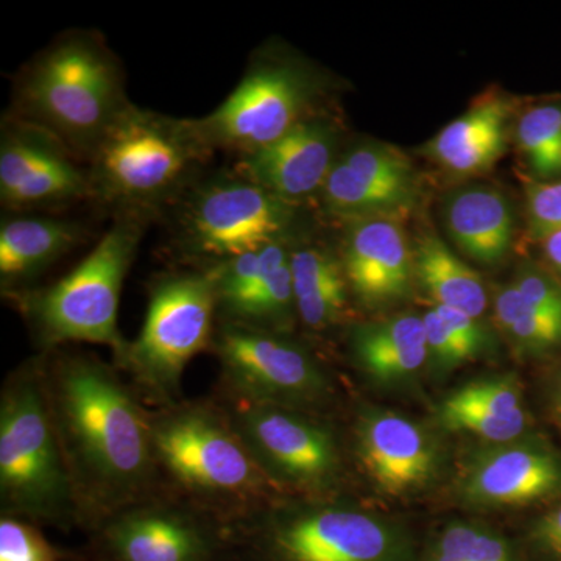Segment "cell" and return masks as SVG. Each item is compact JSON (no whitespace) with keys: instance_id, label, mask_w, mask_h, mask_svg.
Instances as JSON below:
<instances>
[{"instance_id":"10","label":"cell","mask_w":561,"mask_h":561,"mask_svg":"<svg viewBox=\"0 0 561 561\" xmlns=\"http://www.w3.org/2000/svg\"><path fill=\"white\" fill-rule=\"evenodd\" d=\"M209 353L224 400L323 413L335 386L323 362L290 334L217 321Z\"/></svg>"},{"instance_id":"14","label":"cell","mask_w":561,"mask_h":561,"mask_svg":"<svg viewBox=\"0 0 561 561\" xmlns=\"http://www.w3.org/2000/svg\"><path fill=\"white\" fill-rule=\"evenodd\" d=\"M92 201L88 165L50 133L7 114L0 128V202L9 213Z\"/></svg>"},{"instance_id":"15","label":"cell","mask_w":561,"mask_h":561,"mask_svg":"<svg viewBox=\"0 0 561 561\" xmlns=\"http://www.w3.org/2000/svg\"><path fill=\"white\" fill-rule=\"evenodd\" d=\"M351 456L373 489L390 497L426 489L440 470L442 454L430 432L397 412L364 408L351 426Z\"/></svg>"},{"instance_id":"37","label":"cell","mask_w":561,"mask_h":561,"mask_svg":"<svg viewBox=\"0 0 561 561\" xmlns=\"http://www.w3.org/2000/svg\"><path fill=\"white\" fill-rule=\"evenodd\" d=\"M65 561H92L83 551H69Z\"/></svg>"},{"instance_id":"16","label":"cell","mask_w":561,"mask_h":561,"mask_svg":"<svg viewBox=\"0 0 561 561\" xmlns=\"http://www.w3.org/2000/svg\"><path fill=\"white\" fill-rule=\"evenodd\" d=\"M459 494L478 507H523L561 496V454L541 438L497 443L471 457Z\"/></svg>"},{"instance_id":"30","label":"cell","mask_w":561,"mask_h":561,"mask_svg":"<svg viewBox=\"0 0 561 561\" xmlns=\"http://www.w3.org/2000/svg\"><path fill=\"white\" fill-rule=\"evenodd\" d=\"M526 209L531 238L561 231V180L527 184Z\"/></svg>"},{"instance_id":"33","label":"cell","mask_w":561,"mask_h":561,"mask_svg":"<svg viewBox=\"0 0 561 561\" xmlns=\"http://www.w3.org/2000/svg\"><path fill=\"white\" fill-rule=\"evenodd\" d=\"M524 556L530 561H561V504L531 524Z\"/></svg>"},{"instance_id":"4","label":"cell","mask_w":561,"mask_h":561,"mask_svg":"<svg viewBox=\"0 0 561 561\" xmlns=\"http://www.w3.org/2000/svg\"><path fill=\"white\" fill-rule=\"evenodd\" d=\"M130 103L116 55L98 33L77 31L55 39L21 70L7 114L50 133L88 162Z\"/></svg>"},{"instance_id":"24","label":"cell","mask_w":561,"mask_h":561,"mask_svg":"<svg viewBox=\"0 0 561 561\" xmlns=\"http://www.w3.org/2000/svg\"><path fill=\"white\" fill-rule=\"evenodd\" d=\"M419 195L416 181L390 179L337 157L320 201L328 216L348 224L371 217L400 219L415 208Z\"/></svg>"},{"instance_id":"8","label":"cell","mask_w":561,"mask_h":561,"mask_svg":"<svg viewBox=\"0 0 561 561\" xmlns=\"http://www.w3.org/2000/svg\"><path fill=\"white\" fill-rule=\"evenodd\" d=\"M217 327L214 268H186L151 280L138 337L113 360L151 409L183 400V375L210 348Z\"/></svg>"},{"instance_id":"25","label":"cell","mask_w":561,"mask_h":561,"mask_svg":"<svg viewBox=\"0 0 561 561\" xmlns=\"http://www.w3.org/2000/svg\"><path fill=\"white\" fill-rule=\"evenodd\" d=\"M291 286L297 320L306 330L323 332L343 319L350 287L341 256L323 247L290 249Z\"/></svg>"},{"instance_id":"1","label":"cell","mask_w":561,"mask_h":561,"mask_svg":"<svg viewBox=\"0 0 561 561\" xmlns=\"http://www.w3.org/2000/svg\"><path fill=\"white\" fill-rule=\"evenodd\" d=\"M39 354L80 530L87 534L105 516L160 489L150 408L113 362L68 346Z\"/></svg>"},{"instance_id":"9","label":"cell","mask_w":561,"mask_h":561,"mask_svg":"<svg viewBox=\"0 0 561 561\" xmlns=\"http://www.w3.org/2000/svg\"><path fill=\"white\" fill-rule=\"evenodd\" d=\"M297 206L234 171L202 176L173 206V242L190 268L289 243Z\"/></svg>"},{"instance_id":"3","label":"cell","mask_w":561,"mask_h":561,"mask_svg":"<svg viewBox=\"0 0 561 561\" xmlns=\"http://www.w3.org/2000/svg\"><path fill=\"white\" fill-rule=\"evenodd\" d=\"M213 154L194 119L130 103L88 160L92 201L114 216L157 219L205 176Z\"/></svg>"},{"instance_id":"6","label":"cell","mask_w":561,"mask_h":561,"mask_svg":"<svg viewBox=\"0 0 561 561\" xmlns=\"http://www.w3.org/2000/svg\"><path fill=\"white\" fill-rule=\"evenodd\" d=\"M231 561H415L408 530L343 497H280L232 524Z\"/></svg>"},{"instance_id":"36","label":"cell","mask_w":561,"mask_h":561,"mask_svg":"<svg viewBox=\"0 0 561 561\" xmlns=\"http://www.w3.org/2000/svg\"><path fill=\"white\" fill-rule=\"evenodd\" d=\"M549 412H551L553 424L561 432V367L553 375L549 386Z\"/></svg>"},{"instance_id":"2","label":"cell","mask_w":561,"mask_h":561,"mask_svg":"<svg viewBox=\"0 0 561 561\" xmlns=\"http://www.w3.org/2000/svg\"><path fill=\"white\" fill-rule=\"evenodd\" d=\"M150 431L161 489L228 526L286 497L261 470L213 394L150 408Z\"/></svg>"},{"instance_id":"11","label":"cell","mask_w":561,"mask_h":561,"mask_svg":"<svg viewBox=\"0 0 561 561\" xmlns=\"http://www.w3.org/2000/svg\"><path fill=\"white\" fill-rule=\"evenodd\" d=\"M216 398L261 470L284 496H339L345 482V448L323 413Z\"/></svg>"},{"instance_id":"22","label":"cell","mask_w":561,"mask_h":561,"mask_svg":"<svg viewBox=\"0 0 561 561\" xmlns=\"http://www.w3.org/2000/svg\"><path fill=\"white\" fill-rule=\"evenodd\" d=\"M443 221L454 243L479 264H500L513 245L515 213L501 191L465 186L443 201Z\"/></svg>"},{"instance_id":"26","label":"cell","mask_w":561,"mask_h":561,"mask_svg":"<svg viewBox=\"0 0 561 561\" xmlns=\"http://www.w3.org/2000/svg\"><path fill=\"white\" fill-rule=\"evenodd\" d=\"M415 278L435 300V306L457 309L479 319L489 306L485 284L470 265L438 236L426 234L413 249Z\"/></svg>"},{"instance_id":"23","label":"cell","mask_w":561,"mask_h":561,"mask_svg":"<svg viewBox=\"0 0 561 561\" xmlns=\"http://www.w3.org/2000/svg\"><path fill=\"white\" fill-rule=\"evenodd\" d=\"M348 345L356 367L376 382L404 381L430 357L423 317L413 313L356 324Z\"/></svg>"},{"instance_id":"28","label":"cell","mask_w":561,"mask_h":561,"mask_svg":"<svg viewBox=\"0 0 561 561\" xmlns=\"http://www.w3.org/2000/svg\"><path fill=\"white\" fill-rule=\"evenodd\" d=\"M516 142L535 175L542 180L561 175V105L534 106L519 117Z\"/></svg>"},{"instance_id":"18","label":"cell","mask_w":561,"mask_h":561,"mask_svg":"<svg viewBox=\"0 0 561 561\" xmlns=\"http://www.w3.org/2000/svg\"><path fill=\"white\" fill-rule=\"evenodd\" d=\"M339 256L351 295L365 308H382L411 295L413 250L400 220L371 217L348 221Z\"/></svg>"},{"instance_id":"20","label":"cell","mask_w":561,"mask_h":561,"mask_svg":"<svg viewBox=\"0 0 561 561\" xmlns=\"http://www.w3.org/2000/svg\"><path fill=\"white\" fill-rule=\"evenodd\" d=\"M443 426L478 435L485 442L507 443L526 437L529 413L519 382L493 376L459 387L437 409Z\"/></svg>"},{"instance_id":"35","label":"cell","mask_w":561,"mask_h":561,"mask_svg":"<svg viewBox=\"0 0 561 561\" xmlns=\"http://www.w3.org/2000/svg\"><path fill=\"white\" fill-rule=\"evenodd\" d=\"M542 253L552 265L553 271L561 276V231L551 232L540 239Z\"/></svg>"},{"instance_id":"7","label":"cell","mask_w":561,"mask_h":561,"mask_svg":"<svg viewBox=\"0 0 561 561\" xmlns=\"http://www.w3.org/2000/svg\"><path fill=\"white\" fill-rule=\"evenodd\" d=\"M150 220L133 214L116 216L98 245L68 275L9 298L38 353L69 343L108 346L113 360L124 353L128 341L117 327L122 287Z\"/></svg>"},{"instance_id":"13","label":"cell","mask_w":561,"mask_h":561,"mask_svg":"<svg viewBox=\"0 0 561 561\" xmlns=\"http://www.w3.org/2000/svg\"><path fill=\"white\" fill-rule=\"evenodd\" d=\"M84 535L92 561H231L230 526L161 486Z\"/></svg>"},{"instance_id":"34","label":"cell","mask_w":561,"mask_h":561,"mask_svg":"<svg viewBox=\"0 0 561 561\" xmlns=\"http://www.w3.org/2000/svg\"><path fill=\"white\" fill-rule=\"evenodd\" d=\"M434 309L440 316L446 330L451 332L454 337L470 351L472 357H478L489 345L485 331L479 323V319L457 311V309L445 308V306H435Z\"/></svg>"},{"instance_id":"21","label":"cell","mask_w":561,"mask_h":561,"mask_svg":"<svg viewBox=\"0 0 561 561\" xmlns=\"http://www.w3.org/2000/svg\"><path fill=\"white\" fill-rule=\"evenodd\" d=\"M512 103L500 94L483 95L424 147L427 157L457 175L490 171L507 149Z\"/></svg>"},{"instance_id":"31","label":"cell","mask_w":561,"mask_h":561,"mask_svg":"<svg viewBox=\"0 0 561 561\" xmlns=\"http://www.w3.org/2000/svg\"><path fill=\"white\" fill-rule=\"evenodd\" d=\"M531 308L561 319V284L535 264H526L513 280Z\"/></svg>"},{"instance_id":"27","label":"cell","mask_w":561,"mask_h":561,"mask_svg":"<svg viewBox=\"0 0 561 561\" xmlns=\"http://www.w3.org/2000/svg\"><path fill=\"white\" fill-rule=\"evenodd\" d=\"M494 319L518 353L546 354L561 346V319L531 308L515 284L494 297Z\"/></svg>"},{"instance_id":"5","label":"cell","mask_w":561,"mask_h":561,"mask_svg":"<svg viewBox=\"0 0 561 561\" xmlns=\"http://www.w3.org/2000/svg\"><path fill=\"white\" fill-rule=\"evenodd\" d=\"M0 515L80 530L39 353L11 370L0 390Z\"/></svg>"},{"instance_id":"17","label":"cell","mask_w":561,"mask_h":561,"mask_svg":"<svg viewBox=\"0 0 561 561\" xmlns=\"http://www.w3.org/2000/svg\"><path fill=\"white\" fill-rule=\"evenodd\" d=\"M341 144L337 124L317 114L267 147L238 158L234 171L280 201L298 206L313 195H321L341 154Z\"/></svg>"},{"instance_id":"19","label":"cell","mask_w":561,"mask_h":561,"mask_svg":"<svg viewBox=\"0 0 561 561\" xmlns=\"http://www.w3.org/2000/svg\"><path fill=\"white\" fill-rule=\"evenodd\" d=\"M77 221L57 217H5L0 227V290L9 300L83 241Z\"/></svg>"},{"instance_id":"12","label":"cell","mask_w":561,"mask_h":561,"mask_svg":"<svg viewBox=\"0 0 561 561\" xmlns=\"http://www.w3.org/2000/svg\"><path fill=\"white\" fill-rule=\"evenodd\" d=\"M321 91L323 83L308 66L264 51L251 58L227 101L195 125L210 150L245 157L317 116Z\"/></svg>"},{"instance_id":"32","label":"cell","mask_w":561,"mask_h":561,"mask_svg":"<svg viewBox=\"0 0 561 561\" xmlns=\"http://www.w3.org/2000/svg\"><path fill=\"white\" fill-rule=\"evenodd\" d=\"M424 331H426L427 353L434 360L435 367L440 370H451L463 362L474 359L470 351L446 330L445 324L434 308L423 316Z\"/></svg>"},{"instance_id":"29","label":"cell","mask_w":561,"mask_h":561,"mask_svg":"<svg viewBox=\"0 0 561 561\" xmlns=\"http://www.w3.org/2000/svg\"><path fill=\"white\" fill-rule=\"evenodd\" d=\"M44 527L0 515V561H65L69 551L46 537Z\"/></svg>"}]
</instances>
